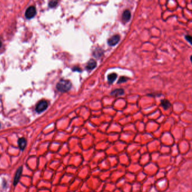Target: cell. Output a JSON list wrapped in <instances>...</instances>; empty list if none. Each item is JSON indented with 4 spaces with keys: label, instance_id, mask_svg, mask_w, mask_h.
I'll use <instances>...</instances> for the list:
<instances>
[{
    "label": "cell",
    "instance_id": "8fae6325",
    "mask_svg": "<svg viewBox=\"0 0 192 192\" xmlns=\"http://www.w3.org/2000/svg\"><path fill=\"white\" fill-rule=\"evenodd\" d=\"M161 104L163 107V108H164L165 109H168L170 107V106H171L169 100H162Z\"/></svg>",
    "mask_w": 192,
    "mask_h": 192
},
{
    "label": "cell",
    "instance_id": "3957f363",
    "mask_svg": "<svg viewBox=\"0 0 192 192\" xmlns=\"http://www.w3.org/2000/svg\"><path fill=\"white\" fill-rule=\"evenodd\" d=\"M36 14V10L34 6H31L26 9V12L25 13L26 17L27 19H32L35 17Z\"/></svg>",
    "mask_w": 192,
    "mask_h": 192
},
{
    "label": "cell",
    "instance_id": "9c48e42d",
    "mask_svg": "<svg viewBox=\"0 0 192 192\" xmlns=\"http://www.w3.org/2000/svg\"><path fill=\"white\" fill-rule=\"evenodd\" d=\"M123 94H124V90L121 89H116L113 91L111 93V94L112 95L119 96V95H122Z\"/></svg>",
    "mask_w": 192,
    "mask_h": 192
},
{
    "label": "cell",
    "instance_id": "8992f818",
    "mask_svg": "<svg viewBox=\"0 0 192 192\" xmlns=\"http://www.w3.org/2000/svg\"><path fill=\"white\" fill-rule=\"evenodd\" d=\"M96 61L94 59H90L89 62L87 63V65H86V70H91L94 69L96 67Z\"/></svg>",
    "mask_w": 192,
    "mask_h": 192
},
{
    "label": "cell",
    "instance_id": "5b68a950",
    "mask_svg": "<svg viewBox=\"0 0 192 192\" xmlns=\"http://www.w3.org/2000/svg\"><path fill=\"white\" fill-rule=\"evenodd\" d=\"M131 12L128 10H125L123 14H122V20L125 22H127L130 21V18H131Z\"/></svg>",
    "mask_w": 192,
    "mask_h": 192
},
{
    "label": "cell",
    "instance_id": "7a4b0ae2",
    "mask_svg": "<svg viewBox=\"0 0 192 192\" xmlns=\"http://www.w3.org/2000/svg\"><path fill=\"white\" fill-rule=\"evenodd\" d=\"M47 107H48L47 102L45 100H42L37 104L36 110L38 113H41L44 112L47 108Z\"/></svg>",
    "mask_w": 192,
    "mask_h": 192
},
{
    "label": "cell",
    "instance_id": "277c9868",
    "mask_svg": "<svg viewBox=\"0 0 192 192\" xmlns=\"http://www.w3.org/2000/svg\"><path fill=\"white\" fill-rule=\"evenodd\" d=\"M119 40H120V37H119V35H114L113 37H112L111 38L108 40V45H110V46H115L118 43Z\"/></svg>",
    "mask_w": 192,
    "mask_h": 192
},
{
    "label": "cell",
    "instance_id": "2e32d148",
    "mask_svg": "<svg viewBox=\"0 0 192 192\" xmlns=\"http://www.w3.org/2000/svg\"><path fill=\"white\" fill-rule=\"evenodd\" d=\"M1 45H2V44H1V42H0V47H1Z\"/></svg>",
    "mask_w": 192,
    "mask_h": 192
},
{
    "label": "cell",
    "instance_id": "9a60e30c",
    "mask_svg": "<svg viewBox=\"0 0 192 192\" xmlns=\"http://www.w3.org/2000/svg\"><path fill=\"white\" fill-rule=\"evenodd\" d=\"M185 39L186 41H188L190 44H191V41H192V37L190 35H186L185 36Z\"/></svg>",
    "mask_w": 192,
    "mask_h": 192
},
{
    "label": "cell",
    "instance_id": "e0dca14e",
    "mask_svg": "<svg viewBox=\"0 0 192 192\" xmlns=\"http://www.w3.org/2000/svg\"><path fill=\"white\" fill-rule=\"evenodd\" d=\"M0 127H1V125H0Z\"/></svg>",
    "mask_w": 192,
    "mask_h": 192
},
{
    "label": "cell",
    "instance_id": "4fadbf2b",
    "mask_svg": "<svg viewBox=\"0 0 192 192\" xmlns=\"http://www.w3.org/2000/svg\"><path fill=\"white\" fill-rule=\"evenodd\" d=\"M128 79V78L126 77H124V76H122L121 77L120 79H118V84H121V83H123L125 82H126Z\"/></svg>",
    "mask_w": 192,
    "mask_h": 192
},
{
    "label": "cell",
    "instance_id": "52a82bcc",
    "mask_svg": "<svg viewBox=\"0 0 192 192\" xmlns=\"http://www.w3.org/2000/svg\"><path fill=\"white\" fill-rule=\"evenodd\" d=\"M18 145L19 146V148H21V150H24L26 145V140L25 139L24 137L20 138L18 140Z\"/></svg>",
    "mask_w": 192,
    "mask_h": 192
},
{
    "label": "cell",
    "instance_id": "30bf717a",
    "mask_svg": "<svg viewBox=\"0 0 192 192\" xmlns=\"http://www.w3.org/2000/svg\"><path fill=\"white\" fill-rule=\"evenodd\" d=\"M117 74L116 73H112L109 74L108 76V82L109 84H112L117 79Z\"/></svg>",
    "mask_w": 192,
    "mask_h": 192
},
{
    "label": "cell",
    "instance_id": "7c38bea8",
    "mask_svg": "<svg viewBox=\"0 0 192 192\" xmlns=\"http://www.w3.org/2000/svg\"><path fill=\"white\" fill-rule=\"evenodd\" d=\"M102 54H103V51H102V49H97L94 52V55L95 57H96V58L100 57L102 55Z\"/></svg>",
    "mask_w": 192,
    "mask_h": 192
},
{
    "label": "cell",
    "instance_id": "ba28073f",
    "mask_svg": "<svg viewBox=\"0 0 192 192\" xmlns=\"http://www.w3.org/2000/svg\"><path fill=\"white\" fill-rule=\"evenodd\" d=\"M22 167L19 168V169L17 170V172L15 174V176L14 180V185H17V182L19 180V179L21 177V174H22Z\"/></svg>",
    "mask_w": 192,
    "mask_h": 192
},
{
    "label": "cell",
    "instance_id": "6da1fadb",
    "mask_svg": "<svg viewBox=\"0 0 192 192\" xmlns=\"http://www.w3.org/2000/svg\"><path fill=\"white\" fill-rule=\"evenodd\" d=\"M72 87L71 82L68 80L61 79L56 85V88L59 91L64 93L70 90Z\"/></svg>",
    "mask_w": 192,
    "mask_h": 192
},
{
    "label": "cell",
    "instance_id": "5bb4252c",
    "mask_svg": "<svg viewBox=\"0 0 192 192\" xmlns=\"http://www.w3.org/2000/svg\"><path fill=\"white\" fill-rule=\"evenodd\" d=\"M57 3H58V2H57V1H52L50 2L49 3V5L50 7H55V6H56Z\"/></svg>",
    "mask_w": 192,
    "mask_h": 192
}]
</instances>
